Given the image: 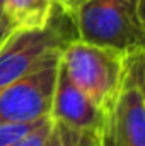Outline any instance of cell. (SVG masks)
I'll use <instances>...</instances> for the list:
<instances>
[{
    "label": "cell",
    "mask_w": 145,
    "mask_h": 146,
    "mask_svg": "<svg viewBox=\"0 0 145 146\" xmlns=\"http://www.w3.org/2000/svg\"><path fill=\"white\" fill-rule=\"evenodd\" d=\"M60 66L75 87L109 114L125 87L126 53L73 37L62 48Z\"/></svg>",
    "instance_id": "1"
},
{
    "label": "cell",
    "mask_w": 145,
    "mask_h": 146,
    "mask_svg": "<svg viewBox=\"0 0 145 146\" xmlns=\"http://www.w3.org/2000/svg\"><path fill=\"white\" fill-rule=\"evenodd\" d=\"M67 17L80 41L121 53L145 48L138 0H80Z\"/></svg>",
    "instance_id": "2"
},
{
    "label": "cell",
    "mask_w": 145,
    "mask_h": 146,
    "mask_svg": "<svg viewBox=\"0 0 145 146\" xmlns=\"http://www.w3.org/2000/svg\"><path fill=\"white\" fill-rule=\"evenodd\" d=\"M62 49L46 54L36 66L0 90V124H22L50 117Z\"/></svg>",
    "instance_id": "3"
},
{
    "label": "cell",
    "mask_w": 145,
    "mask_h": 146,
    "mask_svg": "<svg viewBox=\"0 0 145 146\" xmlns=\"http://www.w3.org/2000/svg\"><path fill=\"white\" fill-rule=\"evenodd\" d=\"M65 19L67 15L56 7L46 27L12 31L0 41V90L29 73L46 54L62 49L75 37L63 26Z\"/></svg>",
    "instance_id": "4"
},
{
    "label": "cell",
    "mask_w": 145,
    "mask_h": 146,
    "mask_svg": "<svg viewBox=\"0 0 145 146\" xmlns=\"http://www.w3.org/2000/svg\"><path fill=\"white\" fill-rule=\"evenodd\" d=\"M50 117L68 127L96 134H103L108 122V114L73 85L62 66L58 70Z\"/></svg>",
    "instance_id": "5"
},
{
    "label": "cell",
    "mask_w": 145,
    "mask_h": 146,
    "mask_svg": "<svg viewBox=\"0 0 145 146\" xmlns=\"http://www.w3.org/2000/svg\"><path fill=\"white\" fill-rule=\"evenodd\" d=\"M103 146H145V104L126 80L108 114Z\"/></svg>",
    "instance_id": "6"
},
{
    "label": "cell",
    "mask_w": 145,
    "mask_h": 146,
    "mask_svg": "<svg viewBox=\"0 0 145 146\" xmlns=\"http://www.w3.org/2000/svg\"><path fill=\"white\" fill-rule=\"evenodd\" d=\"M56 9L55 0H7L5 22L9 31L43 29L50 24Z\"/></svg>",
    "instance_id": "7"
},
{
    "label": "cell",
    "mask_w": 145,
    "mask_h": 146,
    "mask_svg": "<svg viewBox=\"0 0 145 146\" xmlns=\"http://www.w3.org/2000/svg\"><path fill=\"white\" fill-rule=\"evenodd\" d=\"M44 146H103V134L79 131L53 121Z\"/></svg>",
    "instance_id": "8"
},
{
    "label": "cell",
    "mask_w": 145,
    "mask_h": 146,
    "mask_svg": "<svg viewBox=\"0 0 145 146\" xmlns=\"http://www.w3.org/2000/svg\"><path fill=\"white\" fill-rule=\"evenodd\" d=\"M126 82L138 90L145 104V48L126 53Z\"/></svg>",
    "instance_id": "9"
},
{
    "label": "cell",
    "mask_w": 145,
    "mask_h": 146,
    "mask_svg": "<svg viewBox=\"0 0 145 146\" xmlns=\"http://www.w3.org/2000/svg\"><path fill=\"white\" fill-rule=\"evenodd\" d=\"M46 119V117H44ZM43 119L34 122H22V124H0V146H10L17 139L24 138L29 131H33Z\"/></svg>",
    "instance_id": "10"
},
{
    "label": "cell",
    "mask_w": 145,
    "mask_h": 146,
    "mask_svg": "<svg viewBox=\"0 0 145 146\" xmlns=\"http://www.w3.org/2000/svg\"><path fill=\"white\" fill-rule=\"evenodd\" d=\"M51 124H53L51 117L43 119L33 131H29L24 138L17 139L15 143H12L10 146H44L46 139H48V134L51 131Z\"/></svg>",
    "instance_id": "11"
},
{
    "label": "cell",
    "mask_w": 145,
    "mask_h": 146,
    "mask_svg": "<svg viewBox=\"0 0 145 146\" xmlns=\"http://www.w3.org/2000/svg\"><path fill=\"white\" fill-rule=\"evenodd\" d=\"M5 3H7V0H0V41L10 33L7 27V22H5Z\"/></svg>",
    "instance_id": "12"
},
{
    "label": "cell",
    "mask_w": 145,
    "mask_h": 146,
    "mask_svg": "<svg viewBox=\"0 0 145 146\" xmlns=\"http://www.w3.org/2000/svg\"><path fill=\"white\" fill-rule=\"evenodd\" d=\"M55 2H56V7H58L65 15H68L80 0H55Z\"/></svg>",
    "instance_id": "13"
},
{
    "label": "cell",
    "mask_w": 145,
    "mask_h": 146,
    "mask_svg": "<svg viewBox=\"0 0 145 146\" xmlns=\"http://www.w3.org/2000/svg\"><path fill=\"white\" fill-rule=\"evenodd\" d=\"M138 9H140V17H142V22L145 27V0H138Z\"/></svg>",
    "instance_id": "14"
}]
</instances>
